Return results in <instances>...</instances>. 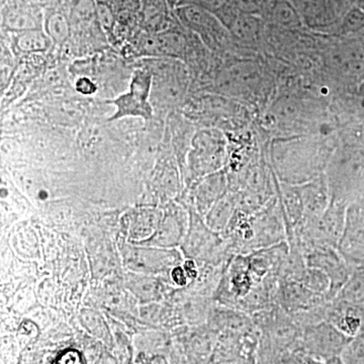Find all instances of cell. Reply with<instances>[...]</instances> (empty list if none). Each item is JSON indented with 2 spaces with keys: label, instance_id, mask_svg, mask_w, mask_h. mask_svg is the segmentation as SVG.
I'll return each mask as SVG.
<instances>
[{
  "label": "cell",
  "instance_id": "1",
  "mask_svg": "<svg viewBox=\"0 0 364 364\" xmlns=\"http://www.w3.org/2000/svg\"><path fill=\"white\" fill-rule=\"evenodd\" d=\"M152 86L153 74L150 71H136L129 90L107 102L114 107V114L107 122L119 121L124 117H140L144 121H150L153 117V107L150 102Z\"/></svg>",
  "mask_w": 364,
  "mask_h": 364
},
{
  "label": "cell",
  "instance_id": "2",
  "mask_svg": "<svg viewBox=\"0 0 364 364\" xmlns=\"http://www.w3.org/2000/svg\"><path fill=\"white\" fill-rule=\"evenodd\" d=\"M345 213L336 200H330L329 207L320 217L306 222L301 227V242L309 247L338 248L345 227Z\"/></svg>",
  "mask_w": 364,
  "mask_h": 364
},
{
  "label": "cell",
  "instance_id": "3",
  "mask_svg": "<svg viewBox=\"0 0 364 364\" xmlns=\"http://www.w3.org/2000/svg\"><path fill=\"white\" fill-rule=\"evenodd\" d=\"M225 144L215 131H203L193 139V149L189 154L191 179H200L215 173L224 163Z\"/></svg>",
  "mask_w": 364,
  "mask_h": 364
},
{
  "label": "cell",
  "instance_id": "4",
  "mask_svg": "<svg viewBox=\"0 0 364 364\" xmlns=\"http://www.w3.org/2000/svg\"><path fill=\"white\" fill-rule=\"evenodd\" d=\"M351 340V337L330 323L310 326L306 328L304 336V347L308 354L306 358L318 361L340 358Z\"/></svg>",
  "mask_w": 364,
  "mask_h": 364
},
{
  "label": "cell",
  "instance_id": "5",
  "mask_svg": "<svg viewBox=\"0 0 364 364\" xmlns=\"http://www.w3.org/2000/svg\"><path fill=\"white\" fill-rule=\"evenodd\" d=\"M174 18L189 32L200 36V39L210 47H219L231 35L226 26L214 14L200 7L182 6L173 11Z\"/></svg>",
  "mask_w": 364,
  "mask_h": 364
},
{
  "label": "cell",
  "instance_id": "6",
  "mask_svg": "<svg viewBox=\"0 0 364 364\" xmlns=\"http://www.w3.org/2000/svg\"><path fill=\"white\" fill-rule=\"evenodd\" d=\"M45 7L31 0H6L1 9V26L7 33L44 30Z\"/></svg>",
  "mask_w": 364,
  "mask_h": 364
},
{
  "label": "cell",
  "instance_id": "7",
  "mask_svg": "<svg viewBox=\"0 0 364 364\" xmlns=\"http://www.w3.org/2000/svg\"><path fill=\"white\" fill-rule=\"evenodd\" d=\"M306 267L317 268L329 277L331 287L328 299L336 298L350 277L347 261L334 248L314 249L306 257Z\"/></svg>",
  "mask_w": 364,
  "mask_h": 364
},
{
  "label": "cell",
  "instance_id": "8",
  "mask_svg": "<svg viewBox=\"0 0 364 364\" xmlns=\"http://www.w3.org/2000/svg\"><path fill=\"white\" fill-rule=\"evenodd\" d=\"M127 265L135 272L161 273L167 272L181 261L174 250L145 249L124 245L123 248Z\"/></svg>",
  "mask_w": 364,
  "mask_h": 364
},
{
  "label": "cell",
  "instance_id": "9",
  "mask_svg": "<svg viewBox=\"0 0 364 364\" xmlns=\"http://www.w3.org/2000/svg\"><path fill=\"white\" fill-rule=\"evenodd\" d=\"M337 250L347 262L364 267V210H348Z\"/></svg>",
  "mask_w": 364,
  "mask_h": 364
},
{
  "label": "cell",
  "instance_id": "10",
  "mask_svg": "<svg viewBox=\"0 0 364 364\" xmlns=\"http://www.w3.org/2000/svg\"><path fill=\"white\" fill-rule=\"evenodd\" d=\"M44 31L53 44L62 46L72 39V25L67 0H57L45 9Z\"/></svg>",
  "mask_w": 364,
  "mask_h": 364
},
{
  "label": "cell",
  "instance_id": "11",
  "mask_svg": "<svg viewBox=\"0 0 364 364\" xmlns=\"http://www.w3.org/2000/svg\"><path fill=\"white\" fill-rule=\"evenodd\" d=\"M280 291L282 305L289 311L310 310L321 303L322 294L314 293L294 280H287Z\"/></svg>",
  "mask_w": 364,
  "mask_h": 364
},
{
  "label": "cell",
  "instance_id": "12",
  "mask_svg": "<svg viewBox=\"0 0 364 364\" xmlns=\"http://www.w3.org/2000/svg\"><path fill=\"white\" fill-rule=\"evenodd\" d=\"M141 21L148 33H157L169 28L173 11L166 0H141Z\"/></svg>",
  "mask_w": 364,
  "mask_h": 364
},
{
  "label": "cell",
  "instance_id": "13",
  "mask_svg": "<svg viewBox=\"0 0 364 364\" xmlns=\"http://www.w3.org/2000/svg\"><path fill=\"white\" fill-rule=\"evenodd\" d=\"M225 177L222 172L210 174L198 181L196 188V200L202 214L210 212L215 203L224 198Z\"/></svg>",
  "mask_w": 364,
  "mask_h": 364
},
{
  "label": "cell",
  "instance_id": "14",
  "mask_svg": "<svg viewBox=\"0 0 364 364\" xmlns=\"http://www.w3.org/2000/svg\"><path fill=\"white\" fill-rule=\"evenodd\" d=\"M186 220L178 208H170L163 218L156 233L153 235L151 242L154 245L172 246L181 240L184 234Z\"/></svg>",
  "mask_w": 364,
  "mask_h": 364
},
{
  "label": "cell",
  "instance_id": "15",
  "mask_svg": "<svg viewBox=\"0 0 364 364\" xmlns=\"http://www.w3.org/2000/svg\"><path fill=\"white\" fill-rule=\"evenodd\" d=\"M11 44L18 54L33 55L47 52L53 42L44 30H31L11 33Z\"/></svg>",
  "mask_w": 364,
  "mask_h": 364
},
{
  "label": "cell",
  "instance_id": "16",
  "mask_svg": "<svg viewBox=\"0 0 364 364\" xmlns=\"http://www.w3.org/2000/svg\"><path fill=\"white\" fill-rule=\"evenodd\" d=\"M294 6L309 25L325 26L331 23L332 0H294Z\"/></svg>",
  "mask_w": 364,
  "mask_h": 364
},
{
  "label": "cell",
  "instance_id": "17",
  "mask_svg": "<svg viewBox=\"0 0 364 364\" xmlns=\"http://www.w3.org/2000/svg\"><path fill=\"white\" fill-rule=\"evenodd\" d=\"M337 299L351 306L364 304V267L358 268L352 273L343 287L337 294Z\"/></svg>",
  "mask_w": 364,
  "mask_h": 364
},
{
  "label": "cell",
  "instance_id": "18",
  "mask_svg": "<svg viewBox=\"0 0 364 364\" xmlns=\"http://www.w3.org/2000/svg\"><path fill=\"white\" fill-rule=\"evenodd\" d=\"M272 18L279 25L296 26L301 21V16L296 6L287 0H272L267 9Z\"/></svg>",
  "mask_w": 364,
  "mask_h": 364
},
{
  "label": "cell",
  "instance_id": "19",
  "mask_svg": "<svg viewBox=\"0 0 364 364\" xmlns=\"http://www.w3.org/2000/svg\"><path fill=\"white\" fill-rule=\"evenodd\" d=\"M233 208L234 203L228 196L215 203L207 215V223L210 229L220 231L227 228L233 215Z\"/></svg>",
  "mask_w": 364,
  "mask_h": 364
},
{
  "label": "cell",
  "instance_id": "20",
  "mask_svg": "<svg viewBox=\"0 0 364 364\" xmlns=\"http://www.w3.org/2000/svg\"><path fill=\"white\" fill-rule=\"evenodd\" d=\"M341 358L344 364H364V334L351 340Z\"/></svg>",
  "mask_w": 364,
  "mask_h": 364
},
{
  "label": "cell",
  "instance_id": "21",
  "mask_svg": "<svg viewBox=\"0 0 364 364\" xmlns=\"http://www.w3.org/2000/svg\"><path fill=\"white\" fill-rule=\"evenodd\" d=\"M97 20L105 35H111L116 26V14L112 6L97 2Z\"/></svg>",
  "mask_w": 364,
  "mask_h": 364
},
{
  "label": "cell",
  "instance_id": "22",
  "mask_svg": "<svg viewBox=\"0 0 364 364\" xmlns=\"http://www.w3.org/2000/svg\"><path fill=\"white\" fill-rule=\"evenodd\" d=\"M232 1L241 14L256 16V14L265 13L272 0H232Z\"/></svg>",
  "mask_w": 364,
  "mask_h": 364
},
{
  "label": "cell",
  "instance_id": "23",
  "mask_svg": "<svg viewBox=\"0 0 364 364\" xmlns=\"http://www.w3.org/2000/svg\"><path fill=\"white\" fill-rule=\"evenodd\" d=\"M75 90L79 95H85V97H90L95 95L97 91V85L95 81L87 76H81L75 82Z\"/></svg>",
  "mask_w": 364,
  "mask_h": 364
},
{
  "label": "cell",
  "instance_id": "24",
  "mask_svg": "<svg viewBox=\"0 0 364 364\" xmlns=\"http://www.w3.org/2000/svg\"><path fill=\"white\" fill-rule=\"evenodd\" d=\"M52 364H83V361L78 351L68 349L62 352Z\"/></svg>",
  "mask_w": 364,
  "mask_h": 364
},
{
  "label": "cell",
  "instance_id": "25",
  "mask_svg": "<svg viewBox=\"0 0 364 364\" xmlns=\"http://www.w3.org/2000/svg\"><path fill=\"white\" fill-rule=\"evenodd\" d=\"M172 277H173V280L177 284L183 286V284H186V273H184V270L179 267L174 268L173 272H172Z\"/></svg>",
  "mask_w": 364,
  "mask_h": 364
},
{
  "label": "cell",
  "instance_id": "26",
  "mask_svg": "<svg viewBox=\"0 0 364 364\" xmlns=\"http://www.w3.org/2000/svg\"><path fill=\"white\" fill-rule=\"evenodd\" d=\"M282 364H309L306 358H303L299 355H291L284 359Z\"/></svg>",
  "mask_w": 364,
  "mask_h": 364
},
{
  "label": "cell",
  "instance_id": "27",
  "mask_svg": "<svg viewBox=\"0 0 364 364\" xmlns=\"http://www.w3.org/2000/svg\"><path fill=\"white\" fill-rule=\"evenodd\" d=\"M306 359H308L309 364H344L341 356H340V358L329 359V360L326 361L314 360V359L309 358H306Z\"/></svg>",
  "mask_w": 364,
  "mask_h": 364
},
{
  "label": "cell",
  "instance_id": "28",
  "mask_svg": "<svg viewBox=\"0 0 364 364\" xmlns=\"http://www.w3.org/2000/svg\"><path fill=\"white\" fill-rule=\"evenodd\" d=\"M31 1L35 2V4H39V6L46 9V7L51 6L54 2H56L57 0H31Z\"/></svg>",
  "mask_w": 364,
  "mask_h": 364
},
{
  "label": "cell",
  "instance_id": "29",
  "mask_svg": "<svg viewBox=\"0 0 364 364\" xmlns=\"http://www.w3.org/2000/svg\"><path fill=\"white\" fill-rule=\"evenodd\" d=\"M183 1L184 0H166L167 4H168V6L171 7V9H173V11L177 9V7L181 6Z\"/></svg>",
  "mask_w": 364,
  "mask_h": 364
},
{
  "label": "cell",
  "instance_id": "30",
  "mask_svg": "<svg viewBox=\"0 0 364 364\" xmlns=\"http://www.w3.org/2000/svg\"><path fill=\"white\" fill-rule=\"evenodd\" d=\"M114 0H97V2H102V4H109V6H112V2H114Z\"/></svg>",
  "mask_w": 364,
  "mask_h": 364
}]
</instances>
